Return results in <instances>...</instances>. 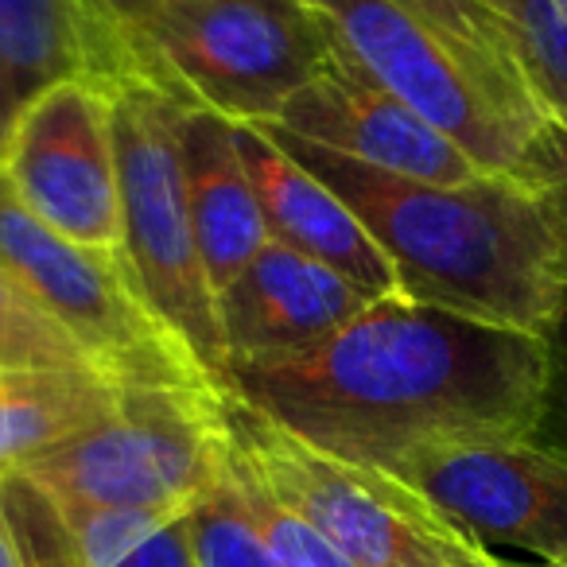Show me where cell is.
Returning <instances> with one entry per match:
<instances>
[{
	"instance_id": "8992f818",
	"label": "cell",
	"mask_w": 567,
	"mask_h": 567,
	"mask_svg": "<svg viewBox=\"0 0 567 567\" xmlns=\"http://www.w3.org/2000/svg\"><path fill=\"white\" fill-rule=\"evenodd\" d=\"M229 435L210 385H125L102 424L28 466L59 502L102 509L190 513L221 478Z\"/></svg>"
},
{
	"instance_id": "9a60e30c",
	"label": "cell",
	"mask_w": 567,
	"mask_h": 567,
	"mask_svg": "<svg viewBox=\"0 0 567 567\" xmlns=\"http://www.w3.org/2000/svg\"><path fill=\"white\" fill-rule=\"evenodd\" d=\"M0 71L20 105L71 79L110 86L136 79V66L82 0H0Z\"/></svg>"
},
{
	"instance_id": "4316f807",
	"label": "cell",
	"mask_w": 567,
	"mask_h": 567,
	"mask_svg": "<svg viewBox=\"0 0 567 567\" xmlns=\"http://www.w3.org/2000/svg\"><path fill=\"white\" fill-rule=\"evenodd\" d=\"M455 567H520V564H509V559H502V556H494V551H486L482 544L466 540L463 548H458V556H455Z\"/></svg>"
},
{
	"instance_id": "7a4b0ae2",
	"label": "cell",
	"mask_w": 567,
	"mask_h": 567,
	"mask_svg": "<svg viewBox=\"0 0 567 567\" xmlns=\"http://www.w3.org/2000/svg\"><path fill=\"white\" fill-rule=\"evenodd\" d=\"M350 203L393 265L401 292L489 327L548 339L567 300L564 190L505 175L420 183L354 164L260 125Z\"/></svg>"
},
{
	"instance_id": "30bf717a",
	"label": "cell",
	"mask_w": 567,
	"mask_h": 567,
	"mask_svg": "<svg viewBox=\"0 0 567 567\" xmlns=\"http://www.w3.org/2000/svg\"><path fill=\"white\" fill-rule=\"evenodd\" d=\"M389 474L494 556L517 551L520 567H548L567 556V463L540 443L424 447Z\"/></svg>"
},
{
	"instance_id": "ffe728a7",
	"label": "cell",
	"mask_w": 567,
	"mask_h": 567,
	"mask_svg": "<svg viewBox=\"0 0 567 567\" xmlns=\"http://www.w3.org/2000/svg\"><path fill=\"white\" fill-rule=\"evenodd\" d=\"M190 540H195L198 567H280L257 533L249 509L237 489L234 466L226 463L221 478L190 505L187 513Z\"/></svg>"
},
{
	"instance_id": "2e32d148",
	"label": "cell",
	"mask_w": 567,
	"mask_h": 567,
	"mask_svg": "<svg viewBox=\"0 0 567 567\" xmlns=\"http://www.w3.org/2000/svg\"><path fill=\"white\" fill-rule=\"evenodd\" d=\"M121 381L97 365H12L0 370V478L24 474L121 401Z\"/></svg>"
},
{
	"instance_id": "8fae6325",
	"label": "cell",
	"mask_w": 567,
	"mask_h": 567,
	"mask_svg": "<svg viewBox=\"0 0 567 567\" xmlns=\"http://www.w3.org/2000/svg\"><path fill=\"white\" fill-rule=\"evenodd\" d=\"M276 128L404 179L471 183L486 175L458 144L435 133L420 113H412L339 48L331 63L288 102Z\"/></svg>"
},
{
	"instance_id": "7c38bea8",
	"label": "cell",
	"mask_w": 567,
	"mask_h": 567,
	"mask_svg": "<svg viewBox=\"0 0 567 567\" xmlns=\"http://www.w3.org/2000/svg\"><path fill=\"white\" fill-rule=\"evenodd\" d=\"M373 303L347 276L268 241L218 292L226 373L234 365L288 362L319 350Z\"/></svg>"
},
{
	"instance_id": "3957f363",
	"label": "cell",
	"mask_w": 567,
	"mask_h": 567,
	"mask_svg": "<svg viewBox=\"0 0 567 567\" xmlns=\"http://www.w3.org/2000/svg\"><path fill=\"white\" fill-rule=\"evenodd\" d=\"M183 113L187 102L159 82L125 79L113 86L125 276L159 327L226 393L218 296L198 252L183 172Z\"/></svg>"
},
{
	"instance_id": "cb8c5ba5",
	"label": "cell",
	"mask_w": 567,
	"mask_h": 567,
	"mask_svg": "<svg viewBox=\"0 0 567 567\" xmlns=\"http://www.w3.org/2000/svg\"><path fill=\"white\" fill-rule=\"evenodd\" d=\"M544 350H548V378H544V401L533 443H540L544 451L567 463V300L551 334L544 339Z\"/></svg>"
},
{
	"instance_id": "603a6c76",
	"label": "cell",
	"mask_w": 567,
	"mask_h": 567,
	"mask_svg": "<svg viewBox=\"0 0 567 567\" xmlns=\"http://www.w3.org/2000/svg\"><path fill=\"white\" fill-rule=\"evenodd\" d=\"M229 466H234V478H237V489H241V502L249 509L252 525L257 533L265 536L268 551L276 556L280 567H358L354 559L347 556L342 548H334L316 525L292 513L241 458L234 455L229 447Z\"/></svg>"
},
{
	"instance_id": "5b68a950",
	"label": "cell",
	"mask_w": 567,
	"mask_h": 567,
	"mask_svg": "<svg viewBox=\"0 0 567 567\" xmlns=\"http://www.w3.org/2000/svg\"><path fill=\"white\" fill-rule=\"evenodd\" d=\"M331 43L486 175L540 190L567 187V141L520 125L482 79L396 0H308Z\"/></svg>"
},
{
	"instance_id": "83f0119b",
	"label": "cell",
	"mask_w": 567,
	"mask_h": 567,
	"mask_svg": "<svg viewBox=\"0 0 567 567\" xmlns=\"http://www.w3.org/2000/svg\"><path fill=\"white\" fill-rule=\"evenodd\" d=\"M0 567H20L17 544H12V533L4 525V513H0Z\"/></svg>"
},
{
	"instance_id": "9c48e42d",
	"label": "cell",
	"mask_w": 567,
	"mask_h": 567,
	"mask_svg": "<svg viewBox=\"0 0 567 567\" xmlns=\"http://www.w3.org/2000/svg\"><path fill=\"white\" fill-rule=\"evenodd\" d=\"M0 175L35 218L125 265L110 82L71 79L35 94L12 125Z\"/></svg>"
},
{
	"instance_id": "7402d4cb",
	"label": "cell",
	"mask_w": 567,
	"mask_h": 567,
	"mask_svg": "<svg viewBox=\"0 0 567 567\" xmlns=\"http://www.w3.org/2000/svg\"><path fill=\"white\" fill-rule=\"evenodd\" d=\"M12 365H94V358L0 265V370Z\"/></svg>"
},
{
	"instance_id": "44dd1931",
	"label": "cell",
	"mask_w": 567,
	"mask_h": 567,
	"mask_svg": "<svg viewBox=\"0 0 567 567\" xmlns=\"http://www.w3.org/2000/svg\"><path fill=\"white\" fill-rule=\"evenodd\" d=\"M0 513L17 544L20 567H82L63 505L28 474L0 478Z\"/></svg>"
},
{
	"instance_id": "ac0fdd59",
	"label": "cell",
	"mask_w": 567,
	"mask_h": 567,
	"mask_svg": "<svg viewBox=\"0 0 567 567\" xmlns=\"http://www.w3.org/2000/svg\"><path fill=\"white\" fill-rule=\"evenodd\" d=\"M59 505L71 520L82 567H198L187 513Z\"/></svg>"
},
{
	"instance_id": "e0dca14e",
	"label": "cell",
	"mask_w": 567,
	"mask_h": 567,
	"mask_svg": "<svg viewBox=\"0 0 567 567\" xmlns=\"http://www.w3.org/2000/svg\"><path fill=\"white\" fill-rule=\"evenodd\" d=\"M396 4L409 9L424 28H432L520 125L567 141V128L551 121V113L528 86L494 0H396Z\"/></svg>"
},
{
	"instance_id": "4fadbf2b",
	"label": "cell",
	"mask_w": 567,
	"mask_h": 567,
	"mask_svg": "<svg viewBox=\"0 0 567 567\" xmlns=\"http://www.w3.org/2000/svg\"><path fill=\"white\" fill-rule=\"evenodd\" d=\"M237 148L249 167L260 214L272 241L347 276L373 300L404 296L393 265L362 226L350 203L334 195L311 167H303L268 128L237 125Z\"/></svg>"
},
{
	"instance_id": "f1b7e54d",
	"label": "cell",
	"mask_w": 567,
	"mask_h": 567,
	"mask_svg": "<svg viewBox=\"0 0 567 567\" xmlns=\"http://www.w3.org/2000/svg\"><path fill=\"white\" fill-rule=\"evenodd\" d=\"M548 567H567V556H559L556 564H548Z\"/></svg>"
},
{
	"instance_id": "5bb4252c",
	"label": "cell",
	"mask_w": 567,
	"mask_h": 567,
	"mask_svg": "<svg viewBox=\"0 0 567 567\" xmlns=\"http://www.w3.org/2000/svg\"><path fill=\"white\" fill-rule=\"evenodd\" d=\"M183 172L190 218L214 296L272 241L252 190L249 167L237 148V125L210 110L183 113Z\"/></svg>"
},
{
	"instance_id": "484cf974",
	"label": "cell",
	"mask_w": 567,
	"mask_h": 567,
	"mask_svg": "<svg viewBox=\"0 0 567 567\" xmlns=\"http://www.w3.org/2000/svg\"><path fill=\"white\" fill-rule=\"evenodd\" d=\"M20 97L17 90L9 86V79H4V71H0V156H4V148H9V136H12V125H17L20 117Z\"/></svg>"
},
{
	"instance_id": "d6986e66",
	"label": "cell",
	"mask_w": 567,
	"mask_h": 567,
	"mask_svg": "<svg viewBox=\"0 0 567 567\" xmlns=\"http://www.w3.org/2000/svg\"><path fill=\"white\" fill-rule=\"evenodd\" d=\"M533 94L567 128V0H494Z\"/></svg>"
},
{
	"instance_id": "52a82bcc",
	"label": "cell",
	"mask_w": 567,
	"mask_h": 567,
	"mask_svg": "<svg viewBox=\"0 0 567 567\" xmlns=\"http://www.w3.org/2000/svg\"><path fill=\"white\" fill-rule=\"evenodd\" d=\"M221 420L234 455L358 567H455L471 540L396 474L342 463L234 393H221Z\"/></svg>"
},
{
	"instance_id": "277c9868",
	"label": "cell",
	"mask_w": 567,
	"mask_h": 567,
	"mask_svg": "<svg viewBox=\"0 0 567 567\" xmlns=\"http://www.w3.org/2000/svg\"><path fill=\"white\" fill-rule=\"evenodd\" d=\"M136 48L144 79L234 125H276L334 55L308 0H152Z\"/></svg>"
},
{
	"instance_id": "ba28073f",
	"label": "cell",
	"mask_w": 567,
	"mask_h": 567,
	"mask_svg": "<svg viewBox=\"0 0 567 567\" xmlns=\"http://www.w3.org/2000/svg\"><path fill=\"white\" fill-rule=\"evenodd\" d=\"M0 265L121 385H210L190 354L141 303L125 265L35 218L0 175ZM221 393V389H218Z\"/></svg>"
},
{
	"instance_id": "d4e9b609",
	"label": "cell",
	"mask_w": 567,
	"mask_h": 567,
	"mask_svg": "<svg viewBox=\"0 0 567 567\" xmlns=\"http://www.w3.org/2000/svg\"><path fill=\"white\" fill-rule=\"evenodd\" d=\"M82 4H86V12L94 17V24L128 55V63L136 66V79H144L136 35H141V24H144V17H148L152 0H82Z\"/></svg>"
},
{
	"instance_id": "6da1fadb",
	"label": "cell",
	"mask_w": 567,
	"mask_h": 567,
	"mask_svg": "<svg viewBox=\"0 0 567 567\" xmlns=\"http://www.w3.org/2000/svg\"><path fill=\"white\" fill-rule=\"evenodd\" d=\"M544 378V339L385 296L311 354L234 365L226 393L342 463L393 471L424 447L533 440Z\"/></svg>"
}]
</instances>
